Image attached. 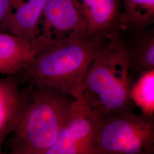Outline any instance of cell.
<instances>
[{
	"label": "cell",
	"mask_w": 154,
	"mask_h": 154,
	"mask_svg": "<svg viewBox=\"0 0 154 154\" xmlns=\"http://www.w3.org/2000/svg\"><path fill=\"white\" fill-rule=\"evenodd\" d=\"M105 46L86 38L50 46L14 77L19 75L20 84L42 85L79 99L94 60Z\"/></svg>",
	"instance_id": "2"
},
{
	"label": "cell",
	"mask_w": 154,
	"mask_h": 154,
	"mask_svg": "<svg viewBox=\"0 0 154 154\" xmlns=\"http://www.w3.org/2000/svg\"><path fill=\"white\" fill-rule=\"evenodd\" d=\"M44 47L37 39L29 41L0 32V77H14Z\"/></svg>",
	"instance_id": "9"
},
{
	"label": "cell",
	"mask_w": 154,
	"mask_h": 154,
	"mask_svg": "<svg viewBox=\"0 0 154 154\" xmlns=\"http://www.w3.org/2000/svg\"><path fill=\"white\" fill-rule=\"evenodd\" d=\"M123 30L142 29L154 25V0H121Z\"/></svg>",
	"instance_id": "12"
},
{
	"label": "cell",
	"mask_w": 154,
	"mask_h": 154,
	"mask_svg": "<svg viewBox=\"0 0 154 154\" xmlns=\"http://www.w3.org/2000/svg\"><path fill=\"white\" fill-rule=\"evenodd\" d=\"M98 125L88 106L75 99L54 143L44 154H93Z\"/></svg>",
	"instance_id": "6"
},
{
	"label": "cell",
	"mask_w": 154,
	"mask_h": 154,
	"mask_svg": "<svg viewBox=\"0 0 154 154\" xmlns=\"http://www.w3.org/2000/svg\"></svg>",
	"instance_id": "15"
},
{
	"label": "cell",
	"mask_w": 154,
	"mask_h": 154,
	"mask_svg": "<svg viewBox=\"0 0 154 154\" xmlns=\"http://www.w3.org/2000/svg\"><path fill=\"white\" fill-rule=\"evenodd\" d=\"M86 38L85 23L72 0H46L35 38L49 48Z\"/></svg>",
	"instance_id": "5"
},
{
	"label": "cell",
	"mask_w": 154,
	"mask_h": 154,
	"mask_svg": "<svg viewBox=\"0 0 154 154\" xmlns=\"http://www.w3.org/2000/svg\"><path fill=\"white\" fill-rule=\"evenodd\" d=\"M134 82L121 41L118 39L104 46L95 57L79 98L98 121L135 111L131 97Z\"/></svg>",
	"instance_id": "3"
},
{
	"label": "cell",
	"mask_w": 154,
	"mask_h": 154,
	"mask_svg": "<svg viewBox=\"0 0 154 154\" xmlns=\"http://www.w3.org/2000/svg\"><path fill=\"white\" fill-rule=\"evenodd\" d=\"M120 39L134 80L144 72L154 70V26L124 29Z\"/></svg>",
	"instance_id": "8"
},
{
	"label": "cell",
	"mask_w": 154,
	"mask_h": 154,
	"mask_svg": "<svg viewBox=\"0 0 154 154\" xmlns=\"http://www.w3.org/2000/svg\"><path fill=\"white\" fill-rule=\"evenodd\" d=\"M10 0H0V25L4 20L8 11Z\"/></svg>",
	"instance_id": "14"
},
{
	"label": "cell",
	"mask_w": 154,
	"mask_h": 154,
	"mask_svg": "<svg viewBox=\"0 0 154 154\" xmlns=\"http://www.w3.org/2000/svg\"><path fill=\"white\" fill-rule=\"evenodd\" d=\"M131 97L142 114L154 118V69L144 72L134 80Z\"/></svg>",
	"instance_id": "13"
},
{
	"label": "cell",
	"mask_w": 154,
	"mask_h": 154,
	"mask_svg": "<svg viewBox=\"0 0 154 154\" xmlns=\"http://www.w3.org/2000/svg\"><path fill=\"white\" fill-rule=\"evenodd\" d=\"M46 0H10L1 32L29 41L35 38L38 25Z\"/></svg>",
	"instance_id": "10"
},
{
	"label": "cell",
	"mask_w": 154,
	"mask_h": 154,
	"mask_svg": "<svg viewBox=\"0 0 154 154\" xmlns=\"http://www.w3.org/2000/svg\"><path fill=\"white\" fill-rule=\"evenodd\" d=\"M20 83L14 77H0V153L14 127L21 103Z\"/></svg>",
	"instance_id": "11"
},
{
	"label": "cell",
	"mask_w": 154,
	"mask_h": 154,
	"mask_svg": "<svg viewBox=\"0 0 154 154\" xmlns=\"http://www.w3.org/2000/svg\"><path fill=\"white\" fill-rule=\"evenodd\" d=\"M93 154H154V118L132 111L99 120Z\"/></svg>",
	"instance_id": "4"
},
{
	"label": "cell",
	"mask_w": 154,
	"mask_h": 154,
	"mask_svg": "<svg viewBox=\"0 0 154 154\" xmlns=\"http://www.w3.org/2000/svg\"><path fill=\"white\" fill-rule=\"evenodd\" d=\"M76 99L53 88L26 83L14 127L4 147L8 154H41L54 144Z\"/></svg>",
	"instance_id": "1"
},
{
	"label": "cell",
	"mask_w": 154,
	"mask_h": 154,
	"mask_svg": "<svg viewBox=\"0 0 154 154\" xmlns=\"http://www.w3.org/2000/svg\"><path fill=\"white\" fill-rule=\"evenodd\" d=\"M85 23L88 38L103 45L120 39L121 0H72Z\"/></svg>",
	"instance_id": "7"
}]
</instances>
